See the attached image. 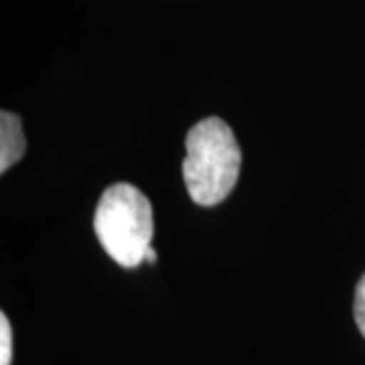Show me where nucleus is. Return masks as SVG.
Returning <instances> with one entry per match:
<instances>
[{
  "label": "nucleus",
  "instance_id": "1",
  "mask_svg": "<svg viewBox=\"0 0 365 365\" xmlns=\"http://www.w3.org/2000/svg\"><path fill=\"white\" fill-rule=\"evenodd\" d=\"M185 148L182 179L189 197L203 207L222 203L234 191L242 167L234 130L222 118H205L189 130Z\"/></svg>",
  "mask_w": 365,
  "mask_h": 365
},
{
  "label": "nucleus",
  "instance_id": "2",
  "mask_svg": "<svg viewBox=\"0 0 365 365\" xmlns=\"http://www.w3.org/2000/svg\"><path fill=\"white\" fill-rule=\"evenodd\" d=\"M93 232L112 260L122 268H136L153 248V205L134 185H110L93 213Z\"/></svg>",
  "mask_w": 365,
  "mask_h": 365
},
{
  "label": "nucleus",
  "instance_id": "3",
  "mask_svg": "<svg viewBox=\"0 0 365 365\" xmlns=\"http://www.w3.org/2000/svg\"><path fill=\"white\" fill-rule=\"evenodd\" d=\"M25 146L21 118L9 110H2L0 112V173H6L25 155Z\"/></svg>",
  "mask_w": 365,
  "mask_h": 365
},
{
  "label": "nucleus",
  "instance_id": "4",
  "mask_svg": "<svg viewBox=\"0 0 365 365\" xmlns=\"http://www.w3.org/2000/svg\"><path fill=\"white\" fill-rule=\"evenodd\" d=\"M13 361V331L6 314H0V365H11Z\"/></svg>",
  "mask_w": 365,
  "mask_h": 365
},
{
  "label": "nucleus",
  "instance_id": "5",
  "mask_svg": "<svg viewBox=\"0 0 365 365\" xmlns=\"http://www.w3.org/2000/svg\"><path fill=\"white\" fill-rule=\"evenodd\" d=\"M353 314L355 323L359 327L361 335L365 337V274L359 278L357 288H355V302H353Z\"/></svg>",
  "mask_w": 365,
  "mask_h": 365
}]
</instances>
